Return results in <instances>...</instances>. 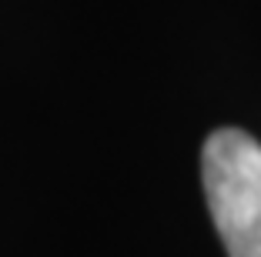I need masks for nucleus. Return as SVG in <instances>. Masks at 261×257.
I'll return each instance as SVG.
<instances>
[{"mask_svg":"<svg viewBox=\"0 0 261 257\" xmlns=\"http://www.w3.org/2000/svg\"><path fill=\"white\" fill-rule=\"evenodd\" d=\"M201 181L228 257H261V144L234 127L215 130L201 154Z\"/></svg>","mask_w":261,"mask_h":257,"instance_id":"1","label":"nucleus"}]
</instances>
